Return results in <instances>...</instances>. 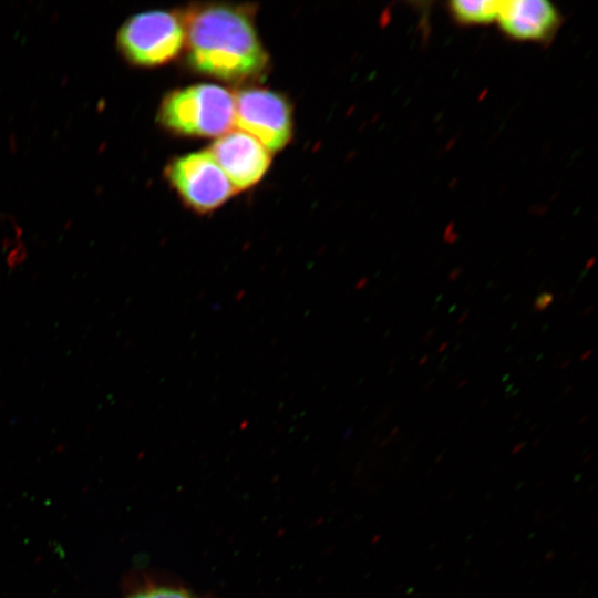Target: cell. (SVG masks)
Returning <instances> with one entry per match:
<instances>
[{
  "label": "cell",
  "mask_w": 598,
  "mask_h": 598,
  "mask_svg": "<svg viewBox=\"0 0 598 598\" xmlns=\"http://www.w3.org/2000/svg\"><path fill=\"white\" fill-rule=\"evenodd\" d=\"M468 310H466L465 312L462 313V316L460 317V319L457 320V324H462L468 317Z\"/></svg>",
  "instance_id": "cell-13"
},
{
  "label": "cell",
  "mask_w": 598,
  "mask_h": 598,
  "mask_svg": "<svg viewBox=\"0 0 598 598\" xmlns=\"http://www.w3.org/2000/svg\"><path fill=\"white\" fill-rule=\"evenodd\" d=\"M157 120L174 133L215 136L235 125V96L215 84H196L166 95Z\"/></svg>",
  "instance_id": "cell-2"
},
{
  "label": "cell",
  "mask_w": 598,
  "mask_h": 598,
  "mask_svg": "<svg viewBox=\"0 0 598 598\" xmlns=\"http://www.w3.org/2000/svg\"><path fill=\"white\" fill-rule=\"evenodd\" d=\"M235 125L268 151H278L291 136L290 107L282 96L272 91L243 90L235 97Z\"/></svg>",
  "instance_id": "cell-5"
},
{
  "label": "cell",
  "mask_w": 598,
  "mask_h": 598,
  "mask_svg": "<svg viewBox=\"0 0 598 598\" xmlns=\"http://www.w3.org/2000/svg\"><path fill=\"white\" fill-rule=\"evenodd\" d=\"M569 363H570V360L568 359L560 365V368L565 369Z\"/></svg>",
  "instance_id": "cell-18"
},
{
  "label": "cell",
  "mask_w": 598,
  "mask_h": 598,
  "mask_svg": "<svg viewBox=\"0 0 598 598\" xmlns=\"http://www.w3.org/2000/svg\"><path fill=\"white\" fill-rule=\"evenodd\" d=\"M435 328H431L430 330L426 331V333L423 336L421 342L424 344V343H427L432 337L434 336L435 333Z\"/></svg>",
  "instance_id": "cell-12"
},
{
  "label": "cell",
  "mask_w": 598,
  "mask_h": 598,
  "mask_svg": "<svg viewBox=\"0 0 598 598\" xmlns=\"http://www.w3.org/2000/svg\"><path fill=\"white\" fill-rule=\"evenodd\" d=\"M503 0H454L448 3L455 20L462 24H487L497 20Z\"/></svg>",
  "instance_id": "cell-8"
},
{
  "label": "cell",
  "mask_w": 598,
  "mask_h": 598,
  "mask_svg": "<svg viewBox=\"0 0 598 598\" xmlns=\"http://www.w3.org/2000/svg\"><path fill=\"white\" fill-rule=\"evenodd\" d=\"M467 383V380H462V382L458 384V388L461 389L463 385H465Z\"/></svg>",
  "instance_id": "cell-19"
},
{
  "label": "cell",
  "mask_w": 598,
  "mask_h": 598,
  "mask_svg": "<svg viewBox=\"0 0 598 598\" xmlns=\"http://www.w3.org/2000/svg\"><path fill=\"white\" fill-rule=\"evenodd\" d=\"M447 347H448V342H447V341L443 342V343L437 348V353L443 352Z\"/></svg>",
  "instance_id": "cell-15"
},
{
  "label": "cell",
  "mask_w": 598,
  "mask_h": 598,
  "mask_svg": "<svg viewBox=\"0 0 598 598\" xmlns=\"http://www.w3.org/2000/svg\"><path fill=\"white\" fill-rule=\"evenodd\" d=\"M128 598H196L189 591L172 586H157L137 591Z\"/></svg>",
  "instance_id": "cell-9"
},
{
  "label": "cell",
  "mask_w": 598,
  "mask_h": 598,
  "mask_svg": "<svg viewBox=\"0 0 598 598\" xmlns=\"http://www.w3.org/2000/svg\"><path fill=\"white\" fill-rule=\"evenodd\" d=\"M591 353H592L591 350L585 351V352L582 353V355H580V360H581V361L587 360L588 358H590Z\"/></svg>",
  "instance_id": "cell-14"
},
{
  "label": "cell",
  "mask_w": 598,
  "mask_h": 598,
  "mask_svg": "<svg viewBox=\"0 0 598 598\" xmlns=\"http://www.w3.org/2000/svg\"><path fill=\"white\" fill-rule=\"evenodd\" d=\"M554 298L551 292L539 293L533 302V309L536 312L545 311L554 302Z\"/></svg>",
  "instance_id": "cell-10"
},
{
  "label": "cell",
  "mask_w": 598,
  "mask_h": 598,
  "mask_svg": "<svg viewBox=\"0 0 598 598\" xmlns=\"http://www.w3.org/2000/svg\"><path fill=\"white\" fill-rule=\"evenodd\" d=\"M208 151L236 189L255 185L270 164L268 150L240 130L225 133Z\"/></svg>",
  "instance_id": "cell-6"
},
{
  "label": "cell",
  "mask_w": 598,
  "mask_h": 598,
  "mask_svg": "<svg viewBox=\"0 0 598 598\" xmlns=\"http://www.w3.org/2000/svg\"><path fill=\"white\" fill-rule=\"evenodd\" d=\"M496 21L511 38L545 41L558 29L560 14L547 0H503Z\"/></svg>",
  "instance_id": "cell-7"
},
{
  "label": "cell",
  "mask_w": 598,
  "mask_h": 598,
  "mask_svg": "<svg viewBox=\"0 0 598 598\" xmlns=\"http://www.w3.org/2000/svg\"><path fill=\"white\" fill-rule=\"evenodd\" d=\"M115 42L130 64L158 66L175 59L185 45L184 20L172 11H144L124 21Z\"/></svg>",
  "instance_id": "cell-3"
},
{
  "label": "cell",
  "mask_w": 598,
  "mask_h": 598,
  "mask_svg": "<svg viewBox=\"0 0 598 598\" xmlns=\"http://www.w3.org/2000/svg\"><path fill=\"white\" fill-rule=\"evenodd\" d=\"M429 358H430L429 354H425L423 358H421L419 361V365L420 367L424 365L427 362Z\"/></svg>",
  "instance_id": "cell-16"
},
{
  "label": "cell",
  "mask_w": 598,
  "mask_h": 598,
  "mask_svg": "<svg viewBox=\"0 0 598 598\" xmlns=\"http://www.w3.org/2000/svg\"><path fill=\"white\" fill-rule=\"evenodd\" d=\"M189 64L200 73L244 81L261 75L268 56L250 16L228 6L189 10L183 18Z\"/></svg>",
  "instance_id": "cell-1"
},
{
  "label": "cell",
  "mask_w": 598,
  "mask_h": 598,
  "mask_svg": "<svg viewBox=\"0 0 598 598\" xmlns=\"http://www.w3.org/2000/svg\"><path fill=\"white\" fill-rule=\"evenodd\" d=\"M461 274H462V269H461V268H454V269L450 272V275H448V277H447L448 281H450V282L456 281V280L460 278Z\"/></svg>",
  "instance_id": "cell-11"
},
{
  "label": "cell",
  "mask_w": 598,
  "mask_h": 598,
  "mask_svg": "<svg viewBox=\"0 0 598 598\" xmlns=\"http://www.w3.org/2000/svg\"><path fill=\"white\" fill-rule=\"evenodd\" d=\"M165 174L181 197L199 213L217 208L237 190L209 151L176 158Z\"/></svg>",
  "instance_id": "cell-4"
},
{
  "label": "cell",
  "mask_w": 598,
  "mask_h": 598,
  "mask_svg": "<svg viewBox=\"0 0 598 598\" xmlns=\"http://www.w3.org/2000/svg\"><path fill=\"white\" fill-rule=\"evenodd\" d=\"M594 261H595V259H594V258H592V259H591L590 261H588V262L586 264V269H589V268H591V267H592V264H594Z\"/></svg>",
  "instance_id": "cell-17"
}]
</instances>
